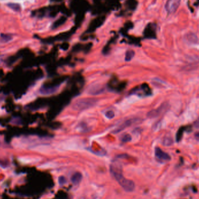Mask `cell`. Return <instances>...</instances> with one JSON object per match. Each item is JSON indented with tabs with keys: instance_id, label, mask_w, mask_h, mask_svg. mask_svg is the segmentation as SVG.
<instances>
[{
	"instance_id": "obj_21",
	"label": "cell",
	"mask_w": 199,
	"mask_h": 199,
	"mask_svg": "<svg viewBox=\"0 0 199 199\" xmlns=\"http://www.w3.org/2000/svg\"><path fill=\"white\" fill-rule=\"evenodd\" d=\"M79 199H85L84 197H81L80 198H79Z\"/></svg>"
},
{
	"instance_id": "obj_16",
	"label": "cell",
	"mask_w": 199,
	"mask_h": 199,
	"mask_svg": "<svg viewBox=\"0 0 199 199\" xmlns=\"http://www.w3.org/2000/svg\"><path fill=\"white\" fill-rule=\"evenodd\" d=\"M105 115H106V117L107 118H109V119H112V118H113L114 117L115 114H114V112L110 110V111H107V112L105 113Z\"/></svg>"
},
{
	"instance_id": "obj_5",
	"label": "cell",
	"mask_w": 199,
	"mask_h": 199,
	"mask_svg": "<svg viewBox=\"0 0 199 199\" xmlns=\"http://www.w3.org/2000/svg\"><path fill=\"white\" fill-rule=\"evenodd\" d=\"M168 104H162L159 108L155 109V110H153L150 111L148 114L147 117L149 118H155L159 115H161L163 112H164L165 110H167L168 108Z\"/></svg>"
},
{
	"instance_id": "obj_9",
	"label": "cell",
	"mask_w": 199,
	"mask_h": 199,
	"mask_svg": "<svg viewBox=\"0 0 199 199\" xmlns=\"http://www.w3.org/2000/svg\"><path fill=\"white\" fill-rule=\"evenodd\" d=\"M136 121V119H128L126 121H125L122 124H121L119 126H118L115 130L113 131V133L114 134H117V133H118L121 131H122V130L125 129V128H126L127 127L130 126L131 125H132L134 122H135Z\"/></svg>"
},
{
	"instance_id": "obj_17",
	"label": "cell",
	"mask_w": 199,
	"mask_h": 199,
	"mask_svg": "<svg viewBox=\"0 0 199 199\" xmlns=\"http://www.w3.org/2000/svg\"><path fill=\"white\" fill-rule=\"evenodd\" d=\"M59 182L61 185H63L66 182L65 178L63 177H61L59 178Z\"/></svg>"
},
{
	"instance_id": "obj_14",
	"label": "cell",
	"mask_w": 199,
	"mask_h": 199,
	"mask_svg": "<svg viewBox=\"0 0 199 199\" xmlns=\"http://www.w3.org/2000/svg\"><path fill=\"white\" fill-rule=\"evenodd\" d=\"M187 39L191 42H196L197 40V38L196 36L193 34V33H189V35H187Z\"/></svg>"
},
{
	"instance_id": "obj_20",
	"label": "cell",
	"mask_w": 199,
	"mask_h": 199,
	"mask_svg": "<svg viewBox=\"0 0 199 199\" xmlns=\"http://www.w3.org/2000/svg\"><path fill=\"white\" fill-rule=\"evenodd\" d=\"M194 5L198 7L199 5V0H196V1L194 3Z\"/></svg>"
},
{
	"instance_id": "obj_6",
	"label": "cell",
	"mask_w": 199,
	"mask_h": 199,
	"mask_svg": "<svg viewBox=\"0 0 199 199\" xmlns=\"http://www.w3.org/2000/svg\"><path fill=\"white\" fill-rule=\"evenodd\" d=\"M192 126L190 125H186L184 126H181L180 128L178 129L177 135H176V140L177 142H179L181 141V140L182 139L183 135L184 132L185 131L187 132H190L192 130Z\"/></svg>"
},
{
	"instance_id": "obj_8",
	"label": "cell",
	"mask_w": 199,
	"mask_h": 199,
	"mask_svg": "<svg viewBox=\"0 0 199 199\" xmlns=\"http://www.w3.org/2000/svg\"><path fill=\"white\" fill-rule=\"evenodd\" d=\"M58 90V86L54 87H42L40 89V93L43 95L52 94L57 92Z\"/></svg>"
},
{
	"instance_id": "obj_18",
	"label": "cell",
	"mask_w": 199,
	"mask_h": 199,
	"mask_svg": "<svg viewBox=\"0 0 199 199\" xmlns=\"http://www.w3.org/2000/svg\"><path fill=\"white\" fill-rule=\"evenodd\" d=\"M194 126L196 128H199V118L194 122Z\"/></svg>"
},
{
	"instance_id": "obj_15",
	"label": "cell",
	"mask_w": 199,
	"mask_h": 199,
	"mask_svg": "<svg viewBox=\"0 0 199 199\" xmlns=\"http://www.w3.org/2000/svg\"><path fill=\"white\" fill-rule=\"evenodd\" d=\"M131 140H132V138H131L130 135H129L128 134H125L121 137V141L123 143L128 142L130 141Z\"/></svg>"
},
{
	"instance_id": "obj_4",
	"label": "cell",
	"mask_w": 199,
	"mask_h": 199,
	"mask_svg": "<svg viewBox=\"0 0 199 199\" xmlns=\"http://www.w3.org/2000/svg\"><path fill=\"white\" fill-rule=\"evenodd\" d=\"M155 156L157 159L161 161H168L171 160L170 155L162 151L159 147H156L155 149Z\"/></svg>"
},
{
	"instance_id": "obj_12",
	"label": "cell",
	"mask_w": 199,
	"mask_h": 199,
	"mask_svg": "<svg viewBox=\"0 0 199 199\" xmlns=\"http://www.w3.org/2000/svg\"><path fill=\"white\" fill-rule=\"evenodd\" d=\"M162 144L165 146H170L173 144V140L170 137H165L163 139Z\"/></svg>"
},
{
	"instance_id": "obj_19",
	"label": "cell",
	"mask_w": 199,
	"mask_h": 199,
	"mask_svg": "<svg viewBox=\"0 0 199 199\" xmlns=\"http://www.w3.org/2000/svg\"><path fill=\"white\" fill-rule=\"evenodd\" d=\"M194 136H195V138H196L197 139L199 140V132H198L196 133V134H195Z\"/></svg>"
},
{
	"instance_id": "obj_7",
	"label": "cell",
	"mask_w": 199,
	"mask_h": 199,
	"mask_svg": "<svg viewBox=\"0 0 199 199\" xmlns=\"http://www.w3.org/2000/svg\"><path fill=\"white\" fill-rule=\"evenodd\" d=\"M105 90V88L103 86H102L100 85H95L94 86H91L89 90V94H93V95H97L102 93Z\"/></svg>"
},
{
	"instance_id": "obj_10",
	"label": "cell",
	"mask_w": 199,
	"mask_h": 199,
	"mask_svg": "<svg viewBox=\"0 0 199 199\" xmlns=\"http://www.w3.org/2000/svg\"><path fill=\"white\" fill-rule=\"evenodd\" d=\"M82 179V175L81 173L77 172L75 173L71 177V182L73 184L76 185H78Z\"/></svg>"
},
{
	"instance_id": "obj_13",
	"label": "cell",
	"mask_w": 199,
	"mask_h": 199,
	"mask_svg": "<svg viewBox=\"0 0 199 199\" xmlns=\"http://www.w3.org/2000/svg\"><path fill=\"white\" fill-rule=\"evenodd\" d=\"M8 6L11 8L12 10L15 11H19L20 10V7L18 4L15 3H9L8 4Z\"/></svg>"
},
{
	"instance_id": "obj_1",
	"label": "cell",
	"mask_w": 199,
	"mask_h": 199,
	"mask_svg": "<svg viewBox=\"0 0 199 199\" xmlns=\"http://www.w3.org/2000/svg\"><path fill=\"white\" fill-rule=\"evenodd\" d=\"M110 172L114 179L119 183L121 187L126 192H131L135 188V183L131 180L125 178L122 173V170L114 164L110 166Z\"/></svg>"
},
{
	"instance_id": "obj_11",
	"label": "cell",
	"mask_w": 199,
	"mask_h": 199,
	"mask_svg": "<svg viewBox=\"0 0 199 199\" xmlns=\"http://www.w3.org/2000/svg\"><path fill=\"white\" fill-rule=\"evenodd\" d=\"M135 55V52L132 50H129L126 52L125 55V61H130L133 57Z\"/></svg>"
},
{
	"instance_id": "obj_3",
	"label": "cell",
	"mask_w": 199,
	"mask_h": 199,
	"mask_svg": "<svg viewBox=\"0 0 199 199\" xmlns=\"http://www.w3.org/2000/svg\"><path fill=\"white\" fill-rule=\"evenodd\" d=\"M181 0H168L165 5V8L169 14L176 12L180 5Z\"/></svg>"
},
{
	"instance_id": "obj_2",
	"label": "cell",
	"mask_w": 199,
	"mask_h": 199,
	"mask_svg": "<svg viewBox=\"0 0 199 199\" xmlns=\"http://www.w3.org/2000/svg\"><path fill=\"white\" fill-rule=\"evenodd\" d=\"M97 100L94 98H82L79 99L75 102L73 105V108L76 110L83 111L90 108L95 105Z\"/></svg>"
}]
</instances>
